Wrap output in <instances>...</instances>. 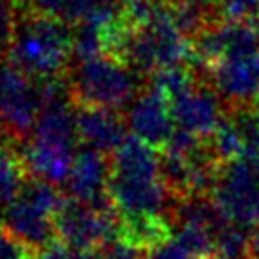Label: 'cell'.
Here are the masks:
<instances>
[{
    "mask_svg": "<svg viewBox=\"0 0 259 259\" xmlns=\"http://www.w3.org/2000/svg\"><path fill=\"white\" fill-rule=\"evenodd\" d=\"M168 184L155 148L131 137L114 151L108 180V199L121 225L165 220Z\"/></svg>",
    "mask_w": 259,
    "mask_h": 259,
    "instance_id": "1",
    "label": "cell"
},
{
    "mask_svg": "<svg viewBox=\"0 0 259 259\" xmlns=\"http://www.w3.org/2000/svg\"><path fill=\"white\" fill-rule=\"evenodd\" d=\"M10 63L36 79L63 72L72 55V30L55 15L36 12L17 19L10 44Z\"/></svg>",
    "mask_w": 259,
    "mask_h": 259,
    "instance_id": "2",
    "label": "cell"
},
{
    "mask_svg": "<svg viewBox=\"0 0 259 259\" xmlns=\"http://www.w3.org/2000/svg\"><path fill=\"white\" fill-rule=\"evenodd\" d=\"M61 202L55 184L40 178L27 182L15 201L4 208V229L40 253L59 240L55 216Z\"/></svg>",
    "mask_w": 259,
    "mask_h": 259,
    "instance_id": "3",
    "label": "cell"
},
{
    "mask_svg": "<svg viewBox=\"0 0 259 259\" xmlns=\"http://www.w3.org/2000/svg\"><path fill=\"white\" fill-rule=\"evenodd\" d=\"M210 197L223 220L246 229L255 227L259 223V151L246 150L222 163Z\"/></svg>",
    "mask_w": 259,
    "mask_h": 259,
    "instance_id": "4",
    "label": "cell"
},
{
    "mask_svg": "<svg viewBox=\"0 0 259 259\" xmlns=\"http://www.w3.org/2000/svg\"><path fill=\"white\" fill-rule=\"evenodd\" d=\"M135 89L133 68L110 53L79 61L70 78V95L85 106L119 110L135 99Z\"/></svg>",
    "mask_w": 259,
    "mask_h": 259,
    "instance_id": "5",
    "label": "cell"
},
{
    "mask_svg": "<svg viewBox=\"0 0 259 259\" xmlns=\"http://www.w3.org/2000/svg\"><path fill=\"white\" fill-rule=\"evenodd\" d=\"M55 225L59 240L79 253L121 237V220L110 199L102 202L63 199Z\"/></svg>",
    "mask_w": 259,
    "mask_h": 259,
    "instance_id": "6",
    "label": "cell"
},
{
    "mask_svg": "<svg viewBox=\"0 0 259 259\" xmlns=\"http://www.w3.org/2000/svg\"><path fill=\"white\" fill-rule=\"evenodd\" d=\"M44 108L38 79L12 63H0V123L12 137H27Z\"/></svg>",
    "mask_w": 259,
    "mask_h": 259,
    "instance_id": "7",
    "label": "cell"
},
{
    "mask_svg": "<svg viewBox=\"0 0 259 259\" xmlns=\"http://www.w3.org/2000/svg\"><path fill=\"white\" fill-rule=\"evenodd\" d=\"M127 129L133 137L153 148H165L174 133V117L170 99L157 85L137 93L125 115Z\"/></svg>",
    "mask_w": 259,
    "mask_h": 259,
    "instance_id": "8",
    "label": "cell"
},
{
    "mask_svg": "<svg viewBox=\"0 0 259 259\" xmlns=\"http://www.w3.org/2000/svg\"><path fill=\"white\" fill-rule=\"evenodd\" d=\"M214 91L233 106L252 104L259 99V50L237 53L210 65Z\"/></svg>",
    "mask_w": 259,
    "mask_h": 259,
    "instance_id": "9",
    "label": "cell"
},
{
    "mask_svg": "<svg viewBox=\"0 0 259 259\" xmlns=\"http://www.w3.org/2000/svg\"><path fill=\"white\" fill-rule=\"evenodd\" d=\"M170 110L180 129L189 131L201 138L212 137L225 119L220 104V95L197 85H191L184 93L172 97Z\"/></svg>",
    "mask_w": 259,
    "mask_h": 259,
    "instance_id": "10",
    "label": "cell"
},
{
    "mask_svg": "<svg viewBox=\"0 0 259 259\" xmlns=\"http://www.w3.org/2000/svg\"><path fill=\"white\" fill-rule=\"evenodd\" d=\"M112 163L104 153L93 148H81L74 155L72 168L68 172L65 186L72 199L83 202H102L108 199V180Z\"/></svg>",
    "mask_w": 259,
    "mask_h": 259,
    "instance_id": "11",
    "label": "cell"
},
{
    "mask_svg": "<svg viewBox=\"0 0 259 259\" xmlns=\"http://www.w3.org/2000/svg\"><path fill=\"white\" fill-rule=\"evenodd\" d=\"M76 127L79 142L102 153H114L127 140V123L114 108L79 104Z\"/></svg>",
    "mask_w": 259,
    "mask_h": 259,
    "instance_id": "12",
    "label": "cell"
},
{
    "mask_svg": "<svg viewBox=\"0 0 259 259\" xmlns=\"http://www.w3.org/2000/svg\"><path fill=\"white\" fill-rule=\"evenodd\" d=\"M74 155H76V148L72 146L46 142V140L30 137V140L23 148L21 159L29 174H32L34 178L59 186V184H65L68 178Z\"/></svg>",
    "mask_w": 259,
    "mask_h": 259,
    "instance_id": "13",
    "label": "cell"
},
{
    "mask_svg": "<svg viewBox=\"0 0 259 259\" xmlns=\"http://www.w3.org/2000/svg\"><path fill=\"white\" fill-rule=\"evenodd\" d=\"M129 0H34V10L68 21H81L101 8L123 10Z\"/></svg>",
    "mask_w": 259,
    "mask_h": 259,
    "instance_id": "14",
    "label": "cell"
},
{
    "mask_svg": "<svg viewBox=\"0 0 259 259\" xmlns=\"http://www.w3.org/2000/svg\"><path fill=\"white\" fill-rule=\"evenodd\" d=\"M29 170L23 163L21 155H15L8 148H0V208L15 201L27 184Z\"/></svg>",
    "mask_w": 259,
    "mask_h": 259,
    "instance_id": "15",
    "label": "cell"
},
{
    "mask_svg": "<svg viewBox=\"0 0 259 259\" xmlns=\"http://www.w3.org/2000/svg\"><path fill=\"white\" fill-rule=\"evenodd\" d=\"M79 259H140V248L119 237L99 246V248L83 252Z\"/></svg>",
    "mask_w": 259,
    "mask_h": 259,
    "instance_id": "16",
    "label": "cell"
},
{
    "mask_svg": "<svg viewBox=\"0 0 259 259\" xmlns=\"http://www.w3.org/2000/svg\"><path fill=\"white\" fill-rule=\"evenodd\" d=\"M36 253L21 238L12 235L8 229H0V259H30Z\"/></svg>",
    "mask_w": 259,
    "mask_h": 259,
    "instance_id": "17",
    "label": "cell"
},
{
    "mask_svg": "<svg viewBox=\"0 0 259 259\" xmlns=\"http://www.w3.org/2000/svg\"><path fill=\"white\" fill-rule=\"evenodd\" d=\"M15 23H17V19L14 17V2L0 0V55L10 50Z\"/></svg>",
    "mask_w": 259,
    "mask_h": 259,
    "instance_id": "18",
    "label": "cell"
},
{
    "mask_svg": "<svg viewBox=\"0 0 259 259\" xmlns=\"http://www.w3.org/2000/svg\"><path fill=\"white\" fill-rule=\"evenodd\" d=\"M229 19H248L259 14V0H218Z\"/></svg>",
    "mask_w": 259,
    "mask_h": 259,
    "instance_id": "19",
    "label": "cell"
},
{
    "mask_svg": "<svg viewBox=\"0 0 259 259\" xmlns=\"http://www.w3.org/2000/svg\"><path fill=\"white\" fill-rule=\"evenodd\" d=\"M81 253L68 248L66 244H63L61 240L53 242L51 246H48L46 250L40 252V259H79Z\"/></svg>",
    "mask_w": 259,
    "mask_h": 259,
    "instance_id": "20",
    "label": "cell"
},
{
    "mask_svg": "<svg viewBox=\"0 0 259 259\" xmlns=\"http://www.w3.org/2000/svg\"><path fill=\"white\" fill-rule=\"evenodd\" d=\"M248 255L259 259V223L253 227L252 235H250V240H248Z\"/></svg>",
    "mask_w": 259,
    "mask_h": 259,
    "instance_id": "21",
    "label": "cell"
},
{
    "mask_svg": "<svg viewBox=\"0 0 259 259\" xmlns=\"http://www.w3.org/2000/svg\"><path fill=\"white\" fill-rule=\"evenodd\" d=\"M146 2H151V4H172L176 0H146Z\"/></svg>",
    "mask_w": 259,
    "mask_h": 259,
    "instance_id": "22",
    "label": "cell"
},
{
    "mask_svg": "<svg viewBox=\"0 0 259 259\" xmlns=\"http://www.w3.org/2000/svg\"><path fill=\"white\" fill-rule=\"evenodd\" d=\"M252 25H253V29H255V32L259 34V14H257V15H253Z\"/></svg>",
    "mask_w": 259,
    "mask_h": 259,
    "instance_id": "23",
    "label": "cell"
},
{
    "mask_svg": "<svg viewBox=\"0 0 259 259\" xmlns=\"http://www.w3.org/2000/svg\"><path fill=\"white\" fill-rule=\"evenodd\" d=\"M195 2H199V4H201V6H210V4H212V2H214V0H195Z\"/></svg>",
    "mask_w": 259,
    "mask_h": 259,
    "instance_id": "24",
    "label": "cell"
},
{
    "mask_svg": "<svg viewBox=\"0 0 259 259\" xmlns=\"http://www.w3.org/2000/svg\"><path fill=\"white\" fill-rule=\"evenodd\" d=\"M202 259H227V257H223V255H208V257H202Z\"/></svg>",
    "mask_w": 259,
    "mask_h": 259,
    "instance_id": "25",
    "label": "cell"
},
{
    "mask_svg": "<svg viewBox=\"0 0 259 259\" xmlns=\"http://www.w3.org/2000/svg\"><path fill=\"white\" fill-rule=\"evenodd\" d=\"M23 2H27V4H29V2L30 4H34V0H23Z\"/></svg>",
    "mask_w": 259,
    "mask_h": 259,
    "instance_id": "26",
    "label": "cell"
},
{
    "mask_svg": "<svg viewBox=\"0 0 259 259\" xmlns=\"http://www.w3.org/2000/svg\"><path fill=\"white\" fill-rule=\"evenodd\" d=\"M250 259H257V257H250Z\"/></svg>",
    "mask_w": 259,
    "mask_h": 259,
    "instance_id": "27",
    "label": "cell"
}]
</instances>
